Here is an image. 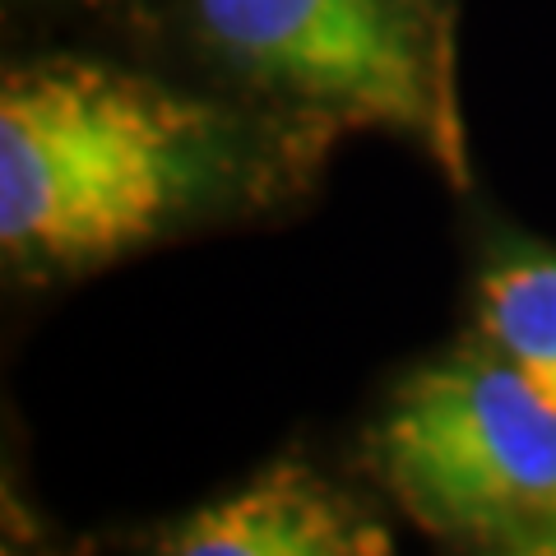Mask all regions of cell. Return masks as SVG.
Masks as SVG:
<instances>
[{"instance_id": "cell-3", "label": "cell", "mask_w": 556, "mask_h": 556, "mask_svg": "<svg viewBox=\"0 0 556 556\" xmlns=\"http://www.w3.org/2000/svg\"><path fill=\"white\" fill-rule=\"evenodd\" d=\"M376 468L422 529L501 547L556 525V399L492 343L441 357L390 399Z\"/></svg>"}, {"instance_id": "cell-4", "label": "cell", "mask_w": 556, "mask_h": 556, "mask_svg": "<svg viewBox=\"0 0 556 556\" xmlns=\"http://www.w3.org/2000/svg\"><path fill=\"white\" fill-rule=\"evenodd\" d=\"M153 556H399L386 525L306 464H269L163 533Z\"/></svg>"}, {"instance_id": "cell-5", "label": "cell", "mask_w": 556, "mask_h": 556, "mask_svg": "<svg viewBox=\"0 0 556 556\" xmlns=\"http://www.w3.org/2000/svg\"><path fill=\"white\" fill-rule=\"evenodd\" d=\"M478 334L556 399V255H510L482 274Z\"/></svg>"}, {"instance_id": "cell-6", "label": "cell", "mask_w": 556, "mask_h": 556, "mask_svg": "<svg viewBox=\"0 0 556 556\" xmlns=\"http://www.w3.org/2000/svg\"><path fill=\"white\" fill-rule=\"evenodd\" d=\"M486 556H556V525L533 529L525 538H510L501 547H486Z\"/></svg>"}, {"instance_id": "cell-2", "label": "cell", "mask_w": 556, "mask_h": 556, "mask_svg": "<svg viewBox=\"0 0 556 556\" xmlns=\"http://www.w3.org/2000/svg\"><path fill=\"white\" fill-rule=\"evenodd\" d=\"M200 47L316 126L386 130L468 181L455 47L437 0H186Z\"/></svg>"}, {"instance_id": "cell-1", "label": "cell", "mask_w": 556, "mask_h": 556, "mask_svg": "<svg viewBox=\"0 0 556 556\" xmlns=\"http://www.w3.org/2000/svg\"><path fill=\"white\" fill-rule=\"evenodd\" d=\"M228 126L135 70L47 56L0 84V247L24 269H98L214 195Z\"/></svg>"}]
</instances>
